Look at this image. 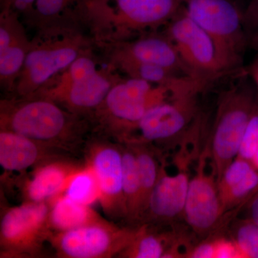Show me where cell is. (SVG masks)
Returning a JSON list of instances; mask_svg holds the SVG:
<instances>
[{
    "label": "cell",
    "instance_id": "obj_1",
    "mask_svg": "<svg viewBox=\"0 0 258 258\" xmlns=\"http://www.w3.org/2000/svg\"><path fill=\"white\" fill-rule=\"evenodd\" d=\"M0 130L9 131L79 158L93 134L89 119L42 97H6L0 101Z\"/></svg>",
    "mask_w": 258,
    "mask_h": 258
},
{
    "label": "cell",
    "instance_id": "obj_2",
    "mask_svg": "<svg viewBox=\"0 0 258 258\" xmlns=\"http://www.w3.org/2000/svg\"><path fill=\"white\" fill-rule=\"evenodd\" d=\"M183 6V0H88L81 25L94 45L124 41L164 28Z\"/></svg>",
    "mask_w": 258,
    "mask_h": 258
},
{
    "label": "cell",
    "instance_id": "obj_3",
    "mask_svg": "<svg viewBox=\"0 0 258 258\" xmlns=\"http://www.w3.org/2000/svg\"><path fill=\"white\" fill-rule=\"evenodd\" d=\"M120 76L108 64L101 68L98 57L88 50L30 97L48 98L91 121Z\"/></svg>",
    "mask_w": 258,
    "mask_h": 258
},
{
    "label": "cell",
    "instance_id": "obj_4",
    "mask_svg": "<svg viewBox=\"0 0 258 258\" xmlns=\"http://www.w3.org/2000/svg\"><path fill=\"white\" fill-rule=\"evenodd\" d=\"M172 96L163 86L120 76L91 117L93 133L120 142L148 111Z\"/></svg>",
    "mask_w": 258,
    "mask_h": 258
},
{
    "label": "cell",
    "instance_id": "obj_5",
    "mask_svg": "<svg viewBox=\"0 0 258 258\" xmlns=\"http://www.w3.org/2000/svg\"><path fill=\"white\" fill-rule=\"evenodd\" d=\"M27 55L13 96L28 98L60 74L88 49L95 47L81 30L35 36Z\"/></svg>",
    "mask_w": 258,
    "mask_h": 258
},
{
    "label": "cell",
    "instance_id": "obj_6",
    "mask_svg": "<svg viewBox=\"0 0 258 258\" xmlns=\"http://www.w3.org/2000/svg\"><path fill=\"white\" fill-rule=\"evenodd\" d=\"M186 14L210 35L227 72L238 69L247 45L244 12L234 0H183Z\"/></svg>",
    "mask_w": 258,
    "mask_h": 258
},
{
    "label": "cell",
    "instance_id": "obj_7",
    "mask_svg": "<svg viewBox=\"0 0 258 258\" xmlns=\"http://www.w3.org/2000/svg\"><path fill=\"white\" fill-rule=\"evenodd\" d=\"M51 202H25L19 206L2 207L0 257L46 255V246L53 233L50 223Z\"/></svg>",
    "mask_w": 258,
    "mask_h": 258
},
{
    "label": "cell",
    "instance_id": "obj_8",
    "mask_svg": "<svg viewBox=\"0 0 258 258\" xmlns=\"http://www.w3.org/2000/svg\"><path fill=\"white\" fill-rule=\"evenodd\" d=\"M256 103L252 90L246 85L235 86L222 93L212 138L213 170L217 182L227 166L238 156Z\"/></svg>",
    "mask_w": 258,
    "mask_h": 258
},
{
    "label": "cell",
    "instance_id": "obj_9",
    "mask_svg": "<svg viewBox=\"0 0 258 258\" xmlns=\"http://www.w3.org/2000/svg\"><path fill=\"white\" fill-rule=\"evenodd\" d=\"M83 160L96 176L99 188V203L105 215L113 222L126 220L121 143L93 133L86 144Z\"/></svg>",
    "mask_w": 258,
    "mask_h": 258
},
{
    "label": "cell",
    "instance_id": "obj_10",
    "mask_svg": "<svg viewBox=\"0 0 258 258\" xmlns=\"http://www.w3.org/2000/svg\"><path fill=\"white\" fill-rule=\"evenodd\" d=\"M138 228L119 227L109 220L53 232L50 244L60 258L118 257L133 241Z\"/></svg>",
    "mask_w": 258,
    "mask_h": 258
},
{
    "label": "cell",
    "instance_id": "obj_11",
    "mask_svg": "<svg viewBox=\"0 0 258 258\" xmlns=\"http://www.w3.org/2000/svg\"><path fill=\"white\" fill-rule=\"evenodd\" d=\"M164 32L174 43L181 60L197 79L210 84L228 74L215 42L186 14L184 6L164 27Z\"/></svg>",
    "mask_w": 258,
    "mask_h": 258
},
{
    "label": "cell",
    "instance_id": "obj_12",
    "mask_svg": "<svg viewBox=\"0 0 258 258\" xmlns=\"http://www.w3.org/2000/svg\"><path fill=\"white\" fill-rule=\"evenodd\" d=\"M191 91L173 95L170 99L153 107L137 122L120 143H162L180 135L194 121L198 112V97Z\"/></svg>",
    "mask_w": 258,
    "mask_h": 258
},
{
    "label": "cell",
    "instance_id": "obj_13",
    "mask_svg": "<svg viewBox=\"0 0 258 258\" xmlns=\"http://www.w3.org/2000/svg\"><path fill=\"white\" fill-rule=\"evenodd\" d=\"M95 46L101 49L104 56H119L137 62L155 64L181 76L197 79L164 32H146L124 41L98 44Z\"/></svg>",
    "mask_w": 258,
    "mask_h": 258
},
{
    "label": "cell",
    "instance_id": "obj_14",
    "mask_svg": "<svg viewBox=\"0 0 258 258\" xmlns=\"http://www.w3.org/2000/svg\"><path fill=\"white\" fill-rule=\"evenodd\" d=\"M86 166L77 158L60 157L39 164L30 173L18 178L25 202H50L63 195L70 181Z\"/></svg>",
    "mask_w": 258,
    "mask_h": 258
},
{
    "label": "cell",
    "instance_id": "obj_15",
    "mask_svg": "<svg viewBox=\"0 0 258 258\" xmlns=\"http://www.w3.org/2000/svg\"><path fill=\"white\" fill-rule=\"evenodd\" d=\"M208 151L199 162L196 174L190 179L184 213L186 221L198 233L210 230L221 216L222 210L215 171H206Z\"/></svg>",
    "mask_w": 258,
    "mask_h": 258
},
{
    "label": "cell",
    "instance_id": "obj_16",
    "mask_svg": "<svg viewBox=\"0 0 258 258\" xmlns=\"http://www.w3.org/2000/svg\"><path fill=\"white\" fill-rule=\"evenodd\" d=\"M20 17L11 10L0 13V84L8 96L14 93L32 44Z\"/></svg>",
    "mask_w": 258,
    "mask_h": 258
},
{
    "label": "cell",
    "instance_id": "obj_17",
    "mask_svg": "<svg viewBox=\"0 0 258 258\" xmlns=\"http://www.w3.org/2000/svg\"><path fill=\"white\" fill-rule=\"evenodd\" d=\"M60 157L72 156L54 150L20 134L0 130V165L8 174L19 173L18 177H20L26 174L28 169Z\"/></svg>",
    "mask_w": 258,
    "mask_h": 258
},
{
    "label": "cell",
    "instance_id": "obj_18",
    "mask_svg": "<svg viewBox=\"0 0 258 258\" xmlns=\"http://www.w3.org/2000/svg\"><path fill=\"white\" fill-rule=\"evenodd\" d=\"M88 0H36L25 20L35 28L36 36H48L81 30V17Z\"/></svg>",
    "mask_w": 258,
    "mask_h": 258
},
{
    "label": "cell",
    "instance_id": "obj_19",
    "mask_svg": "<svg viewBox=\"0 0 258 258\" xmlns=\"http://www.w3.org/2000/svg\"><path fill=\"white\" fill-rule=\"evenodd\" d=\"M190 179L186 170L174 175L166 174L162 166L160 176L149 198L143 220L161 221L174 218L184 212Z\"/></svg>",
    "mask_w": 258,
    "mask_h": 258
},
{
    "label": "cell",
    "instance_id": "obj_20",
    "mask_svg": "<svg viewBox=\"0 0 258 258\" xmlns=\"http://www.w3.org/2000/svg\"><path fill=\"white\" fill-rule=\"evenodd\" d=\"M107 221L91 205L78 203L66 195H61L51 202L50 223L53 232Z\"/></svg>",
    "mask_w": 258,
    "mask_h": 258
},
{
    "label": "cell",
    "instance_id": "obj_21",
    "mask_svg": "<svg viewBox=\"0 0 258 258\" xmlns=\"http://www.w3.org/2000/svg\"><path fill=\"white\" fill-rule=\"evenodd\" d=\"M123 154V181L126 220L136 222L142 220V191L138 165L133 149L121 143Z\"/></svg>",
    "mask_w": 258,
    "mask_h": 258
},
{
    "label": "cell",
    "instance_id": "obj_22",
    "mask_svg": "<svg viewBox=\"0 0 258 258\" xmlns=\"http://www.w3.org/2000/svg\"><path fill=\"white\" fill-rule=\"evenodd\" d=\"M168 243L167 236L153 230L148 224H144L139 226L133 241L120 252L118 257H164L169 248Z\"/></svg>",
    "mask_w": 258,
    "mask_h": 258
},
{
    "label": "cell",
    "instance_id": "obj_23",
    "mask_svg": "<svg viewBox=\"0 0 258 258\" xmlns=\"http://www.w3.org/2000/svg\"><path fill=\"white\" fill-rule=\"evenodd\" d=\"M133 149L137 159L142 191V220L147 211L149 198L160 176L159 166L152 146L148 144H127Z\"/></svg>",
    "mask_w": 258,
    "mask_h": 258
},
{
    "label": "cell",
    "instance_id": "obj_24",
    "mask_svg": "<svg viewBox=\"0 0 258 258\" xmlns=\"http://www.w3.org/2000/svg\"><path fill=\"white\" fill-rule=\"evenodd\" d=\"M63 195L78 203L91 206L99 201V188L92 169L86 164L71 180Z\"/></svg>",
    "mask_w": 258,
    "mask_h": 258
},
{
    "label": "cell",
    "instance_id": "obj_25",
    "mask_svg": "<svg viewBox=\"0 0 258 258\" xmlns=\"http://www.w3.org/2000/svg\"><path fill=\"white\" fill-rule=\"evenodd\" d=\"M258 190V171L253 168L245 177L232 186L225 195L220 197L223 212L234 205L240 203L241 200Z\"/></svg>",
    "mask_w": 258,
    "mask_h": 258
},
{
    "label": "cell",
    "instance_id": "obj_26",
    "mask_svg": "<svg viewBox=\"0 0 258 258\" xmlns=\"http://www.w3.org/2000/svg\"><path fill=\"white\" fill-rule=\"evenodd\" d=\"M253 168L254 166L250 161L236 157L226 168L221 179L217 182L220 198L245 177Z\"/></svg>",
    "mask_w": 258,
    "mask_h": 258
},
{
    "label": "cell",
    "instance_id": "obj_27",
    "mask_svg": "<svg viewBox=\"0 0 258 258\" xmlns=\"http://www.w3.org/2000/svg\"><path fill=\"white\" fill-rule=\"evenodd\" d=\"M235 242L244 258H258V225L252 221L241 225Z\"/></svg>",
    "mask_w": 258,
    "mask_h": 258
},
{
    "label": "cell",
    "instance_id": "obj_28",
    "mask_svg": "<svg viewBox=\"0 0 258 258\" xmlns=\"http://www.w3.org/2000/svg\"><path fill=\"white\" fill-rule=\"evenodd\" d=\"M258 149V104L256 103L253 113L251 115L245 131L240 151L237 157L242 158L252 163L254 154Z\"/></svg>",
    "mask_w": 258,
    "mask_h": 258
},
{
    "label": "cell",
    "instance_id": "obj_29",
    "mask_svg": "<svg viewBox=\"0 0 258 258\" xmlns=\"http://www.w3.org/2000/svg\"><path fill=\"white\" fill-rule=\"evenodd\" d=\"M36 0H0L1 10H11L25 20L31 15Z\"/></svg>",
    "mask_w": 258,
    "mask_h": 258
},
{
    "label": "cell",
    "instance_id": "obj_30",
    "mask_svg": "<svg viewBox=\"0 0 258 258\" xmlns=\"http://www.w3.org/2000/svg\"><path fill=\"white\" fill-rule=\"evenodd\" d=\"M215 258H244L236 242L220 239L215 241Z\"/></svg>",
    "mask_w": 258,
    "mask_h": 258
},
{
    "label": "cell",
    "instance_id": "obj_31",
    "mask_svg": "<svg viewBox=\"0 0 258 258\" xmlns=\"http://www.w3.org/2000/svg\"><path fill=\"white\" fill-rule=\"evenodd\" d=\"M244 22L246 28L258 29V0H251L244 11Z\"/></svg>",
    "mask_w": 258,
    "mask_h": 258
},
{
    "label": "cell",
    "instance_id": "obj_32",
    "mask_svg": "<svg viewBox=\"0 0 258 258\" xmlns=\"http://www.w3.org/2000/svg\"><path fill=\"white\" fill-rule=\"evenodd\" d=\"M188 257L192 258H215V241L199 244L190 252Z\"/></svg>",
    "mask_w": 258,
    "mask_h": 258
},
{
    "label": "cell",
    "instance_id": "obj_33",
    "mask_svg": "<svg viewBox=\"0 0 258 258\" xmlns=\"http://www.w3.org/2000/svg\"><path fill=\"white\" fill-rule=\"evenodd\" d=\"M250 221L258 225V192L255 193L250 205Z\"/></svg>",
    "mask_w": 258,
    "mask_h": 258
},
{
    "label": "cell",
    "instance_id": "obj_34",
    "mask_svg": "<svg viewBox=\"0 0 258 258\" xmlns=\"http://www.w3.org/2000/svg\"><path fill=\"white\" fill-rule=\"evenodd\" d=\"M249 73L252 81L255 83L258 89V57L251 64L249 69Z\"/></svg>",
    "mask_w": 258,
    "mask_h": 258
},
{
    "label": "cell",
    "instance_id": "obj_35",
    "mask_svg": "<svg viewBox=\"0 0 258 258\" xmlns=\"http://www.w3.org/2000/svg\"><path fill=\"white\" fill-rule=\"evenodd\" d=\"M250 44L254 49L258 51V29L256 30V32L252 35V39L250 40Z\"/></svg>",
    "mask_w": 258,
    "mask_h": 258
},
{
    "label": "cell",
    "instance_id": "obj_36",
    "mask_svg": "<svg viewBox=\"0 0 258 258\" xmlns=\"http://www.w3.org/2000/svg\"><path fill=\"white\" fill-rule=\"evenodd\" d=\"M252 164H253L255 169L258 171V149L257 152H256L255 154H254L253 159L252 160Z\"/></svg>",
    "mask_w": 258,
    "mask_h": 258
},
{
    "label": "cell",
    "instance_id": "obj_37",
    "mask_svg": "<svg viewBox=\"0 0 258 258\" xmlns=\"http://www.w3.org/2000/svg\"><path fill=\"white\" fill-rule=\"evenodd\" d=\"M257 192H258V190H257V192H256V193H257Z\"/></svg>",
    "mask_w": 258,
    "mask_h": 258
}]
</instances>
